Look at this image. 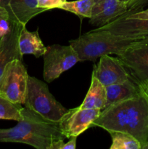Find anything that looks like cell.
I'll return each instance as SVG.
<instances>
[{
	"label": "cell",
	"mask_w": 148,
	"mask_h": 149,
	"mask_svg": "<svg viewBox=\"0 0 148 149\" xmlns=\"http://www.w3.org/2000/svg\"><path fill=\"white\" fill-rule=\"evenodd\" d=\"M91 127L107 132L129 133L142 146L148 141V100L143 93L116 103L101 111Z\"/></svg>",
	"instance_id": "6da1fadb"
},
{
	"label": "cell",
	"mask_w": 148,
	"mask_h": 149,
	"mask_svg": "<svg viewBox=\"0 0 148 149\" xmlns=\"http://www.w3.org/2000/svg\"><path fill=\"white\" fill-rule=\"evenodd\" d=\"M22 115L15 127L0 128V142L24 143L37 149H62L67 138L59 123L46 120L26 107Z\"/></svg>",
	"instance_id": "7a4b0ae2"
},
{
	"label": "cell",
	"mask_w": 148,
	"mask_h": 149,
	"mask_svg": "<svg viewBox=\"0 0 148 149\" xmlns=\"http://www.w3.org/2000/svg\"><path fill=\"white\" fill-rule=\"evenodd\" d=\"M137 40L139 39L93 29L77 39L69 41V44L78 54L80 62L86 61L94 62L103 55H120Z\"/></svg>",
	"instance_id": "3957f363"
},
{
	"label": "cell",
	"mask_w": 148,
	"mask_h": 149,
	"mask_svg": "<svg viewBox=\"0 0 148 149\" xmlns=\"http://www.w3.org/2000/svg\"><path fill=\"white\" fill-rule=\"evenodd\" d=\"M25 107L44 119L59 123L69 109L64 107L50 93L47 84L28 76Z\"/></svg>",
	"instance_id": "277c9868"
},
{
	"label": "cell",
	"mask_w": 148,
	"mask_h": 149,
	"mask_svg": "<svg viewBox=\"0 0 148 149\" xmlns=\"http://www.w3.org/2000/svg\"><path fill=\"white\" fill-rule=\"evenodd\" d=\"M28 76L23 61H11L0 77V95L12 103L24 105Z\"/></svg>",
	"instance_id": "5b68a950"
},
{
	"label": "cell",
	"mask_w": 148,
	"mask_h": 149,
	"mask_svg": "<svg viewBox=\"0 0 148 149\" xmlns=\"http://www.w3.org/2000/svg\"><path fill=\"white\" fill-rule=\"evenodd\" d=\"M42 57L44 61V79L49 83L59 78L62 73L80 62L78 54L70 44L68 45L55 44L48 46Z\"/></svg>",
	"instance_id": "8992f818"
},
{
	"label": "cell",
	"mask_w": 148,
	"mask_h": 149,
	"mask_svg": "<svg viewBox=\"0 0 148 149\" xmlns=\"http://www.w3.org/2000/svg\"><path fill=\"white\" fill-rule=\"evenodd\" d=\"M118 57L135 81L148 82V42L145 38L133 42Z\"/></svg>",
	"instance_id": "52a82bcc"
},
{
	"label": "cell",
	"mask_w": 148,
	"mask_h": 149,
	"mask_svg": "<svg viewBox=\"0 0 148 149\" xmlns=\"http://www.w3.org/2000/svg\"><path fill=\"white\" fill-rule=\"evenodd\" d=\"M100 113V109H82L80 106L69 109L59 122L61 130L67 138L78 137L92 126Z\"/></svg>",
	"instance_id": "ba28073f"
},
{
	"label": "cell",
	"mask_w": 148,
	"mask_h": 149,
	"mask_svg": "<svg viewBox=\"0 0 148 149\" xmlns=\"http://www.w3.org/2000/svg\"><path fill=\"white\" fill-rule=\"evenodd\" d=\"M94 31H107L113 34L136 39L148 36V19H138L123 15L113 21L96 28Z\"/></svg>",
	"instance_id": "9c48e42d"
},
{
	"label": "cell",
	"mask_w": 148,
	"mask_h": 149,
	"mask_svg": "<svg viewBox=\"0 0 148 149\" xmlns=\"http://www.w3.org/2000/svg\"><path fill=\"white\" fill-rule=\"evenodd\" d=\"M100 58L98 64L94 66L91 75L94 76L104 87L126 81L131 77L118 57L105 55Z\"/></svg>",
	"instance_id": "30bf717a"
},
{
	"label": "cell",
	"mask_w": 148,
	"mask_h": 149,
	"mask_svg": "<svg viewBox=\"0 0 148 149\" xmlns=\"http://www.w3.org/2000/svg\"><path fill=\"white\" fill-rule=\"evenodd\" d=\"M37 0H0V5L7 10L9 20L26 26L33 17L45 11L37 5Z\"/></svg>",
	"instance_id": "8fae6325"
},
{
	"label": "cell",
	"mask_w": 148,
	"mask_h": 149,
	"mask_svg": "<svg viewBox=\"0 0 148 149\" xmlns=\"http://www.w3.org/2000/svg\"><path fill=\"white\" fill-rule=\"evenodd\" d=\"M128 12L127 3L120 0H101L93 6L89 23L99 28L113 21Z\"/></svg>",
	"instance_id": "7c38bea8"
},
{
	"label": "cell",
	"mask_w": 148,
	"mask_h": 149,
	"mask_svg": "<svg viewBox=\"0 0 148 149\" xmlns=\"http://www.w3.org/2000/svg\"><path fill=\"white\" fill-rule=\"evenodd\" d=\"M23 26L12 22L11 31L0 39V77L6 66L11 61L14 60L23 61V55L20 53L18 45L19 35Z\"/></svg>",
	"instance_id": "4fadbf2b"
},
{
	"label": "cell",
	"mask_w": 148,
	"mask_h": 149,
	"mask_svg": "<svg viewBox=\"0 0 148 149\" xmlns=\"http://www.w3.org/2000/svg\"><path fill=\"white\" fill-rule=\"evenodd\" d=\"M105 89L107 98L104 109L115 103L134 97L140 93L137 83L131 76L126 81L107 86Z\"/></svg>",
	"instance_id": "5bb4252c"
},
{
	"label": "cell",
	"mask_w": 148,
	"mask_h": 149,
	"mask_svg": "<svg viewBox=\"0 0 148 149\" xmlns=\"http://www.w3.org/2000/svg\"><path fill=\"white\" fill-rule=\"evenodd\" d=\"M18 45L20 53L23 55L29 54L34 55L36 58H40L46 50V47L38 33V29L35 31H30L26 29V26H23L20 30Z\"/></svg>",
	"instance_id": "9a60e30c"
},
{
	"label": "cell",
	"mask_w": 148,
	"mask_h": 149,
	"mask_svg": "<svg viewBox=\"0 0 148 149\" xmlns=\"http://www.w3.org/2000/svg\"><path fill=\"white\" fill-rule=\"evenodd\" d=\"M106 98L105 87L94 76L91 75L89 89L84 101L79 106L82 109H100L102 111L105 106Z\"/></svg>",
	"instance_id": "2e32d148"
},
{
	"label": "cell",
	"mask_w": 148,
	"mask_h": 149,
	"mask_svg": "<svg viewBox=\"0 0 148 149\" xmlns=\"http://www.w3.org/2000/svg\"><path fill=\"white\" fill-rule=\"evenodd\" d=\"M112 139L110 149H141V143L129 133L120 131L108 132Z\"/></svg>",
	"instance_id": "e0dca14e"
},
{
	"label": "cell",
	"mask_w": 148,
	"mask_h": 149,
	"mask_svg": "<svg viewBox=\"0 0 148 149\" xmlns=\"http://www.w3.org/2000/svg\"><path fill=\"white\" fill-rule=\"evenodd\" d=\"M94 0H75V1H65L58 9L70 12L81 18L91 17Z\"/></svg>",
	"instance_id": "ac0fdd59"
},
{
	"label": "cell",
	"mask_w": 148,
	"mask_h": 149,
	"mask_svg": "<svg viewBox=\"0 0 148 149\" xmlns=\"http://www.w3.org/2000/svg\"><path fill=\"white\" fill-rule=\"evenodd\" d=\"M21 104L15 103L0 95V119L18 122L23 117Z\"/></svg>",
	"instance_id": "d6986e66"
},
{
	"label": "cell",
	"mask_w": 148,
	"mask_h": 149,
	"mask_svg": "<svg viewBox=\"0 0 148 149\" xmlns=\"http://www.w3.org/2000/svg\"><path fill=\"white\" fill-rule=\"evenodd\" d=\"M67 0H37V5L41 8L46 9V10L59 8Z\"/></svg>",
	"instance_id": "ffe728a7"
},
{
	"label": "cell",
	"mask_w": 148,
	"mask_h": 149,
	"mask_svg": "<svg viewBox=\"0 0 148 149\" xmlns=\"http://www.w3.org/2000/svg\"><path fill=\"white\" fill-rule=\"evenodd\" d=\"M127 3L128 12L133 13L142 10L148 5V0H131Z\"/></svg>",
	"instance_id": "44dd1931"
},
{
	"label": "cell",
	"mask_w": 148,
	"mask_h": 149,
	"mask_svg": "<svg viewBox=\"0 0 148 149\" xmlns=\"http://www.w3.org/2000/svg\"><path fill=\"white\" fill-rule=\"evenodd\" d=\"M12 29V22L9 19L0 20V38L8 34Z\"/></svg>",
	"instance_id": "7402d4cb"
},
{
	"label": "cell",
	"mask_w": 148,
	"mask_h": 149,
	"mask_svg": "<svg viewBox=\"0 0 148 149\" xmlns=\"http://www.w3.org/2000/svg\"><path fill=\"white\" fill-rule=\"evenodd\" d=\"M125 15H128L130 17L138 19H148V9L147 10H141L139 11L133 12V13H129L127 12Z\"/></svg>",
	"instance_id": "603a6c76"
},
{
	"label": "cell",
	"mask_w": 148,
	"mask_h": 149,
	"mask_svg": "<svg viewBox=\"0 0 148 149\" xmlns=\"http://www.w3.org/2000/svg\"><path fill=\"white\" fill-rule=\"evenodd\" d=\"M77 137H71L69 138V141L67 143H64L62 145V149H75L76 148Z\"/></svg>",
	"instance_id": "cb8c5ba5"
},
{
	"label": "cell",
	"mask_w": 148,
	"mask_h": 149,
	"mask_svg": "<svg viewBox=\"0 0 148 149\" xmlns=\"http://www.w3.org/2000/svg\"><path fill=\"white\" fill-rule=\"evenodd\" d=\"M136 82L137 83L140 91L143 93L148 100V82H139V81H136Z\"/></svg>",
	"instance_id": "d4e9b609"
},
{
	"label": "cell",
	"mask_w": 148,
	"mask_h": 149,
	"mask_svg": "<svg viewBox=\"0 0 148 149\" xmlns=\"http://www.w3.org/2000/svg\"><path fill=\"white\" fill-rule=\"evenodd\" d=\"M2 19H9V15L7 10L4 7L0 5V20Z\"/></svg>",
	"instance_id": "484cf974"
},
{
	"label": "cell",
	"mask_w": 148,
	"mask_h": 149,
	"mask_svg": "<svg viewBox=\"0 0 148 149\" xmlns=\"http://www.w3.org/2000/svg\"><path fill=\"white\" fill-rule=\"evenodd\" d=\"M141 149H148V141L147 143H145L144 145L142 146V148Z\"/></svg>",
	"instance_id": "4316f807"
},
{
	"label": "cell",
	"mask_w": 148,
	"mask_h": 149,
	"mask_svg": "<svg viewBox=\"0 0 148 149\" xmlns=\"http://www.w3.org/2000/svg\"><path fill=\"white\" fill-rule=\"evenodd\" d=\"M101 1V0H94V4H95V3H97L98 1Z\"/></svg>",
	"instance_id": "83f0119b"
},
{
	"label": "cell",
	"mask_w": 148,
	"mask_h": 149,
	"mask_svg": "<svg viewBox=\"0 0 148 149\" xmlns=\"http://www.w3.org/2000/svg\"><path fill=\"white\" fill-rule=\"evenodd\" d=\"M120 1H125V2H127L128 0H120Z\"/></svg>",
	"instance_id": "f1b7e54d"
},
{
	"label": "cell",
	"mask_w": 148,
	"mask_h": 149,
	"mask_svg": "<svg viewBox=\"0 0 148 149\" xmlns=\"http://www.w3.org/2000/svg\"><path fill=\"white\" fill-rule=\"evenodd\" d=\"M145 39H146L147 41V42H148V36H147V37H145Z\"/></svg>",
	"instance_id": "f546056e"
},
{
	"label": "cell",
	"mask_w": 148,
	"mask_h": 149,
	"mask_svg": "<svg viewBox=\"0 0 148 149\" xmlns=\"http://www.w3.org/2000/svg\"><path fill=\"white\" fill-rule=\"evenodd\" d=\"M131 1V0H128V1H127V2H129V1Z\"/></svg>",
	"instance_id": "4dcf8cb0"
},
{
	"label": "cell",
	"mask_w": 148,
	"mask_h": 149,
	"mask_svg": "<svg viewBox=\"0 0 148 149\" xmlns=\"http://www.w3.org/2000/svg\"><path fill=\"white\" fill-rule=\"evenodd\" d=\"M0 39H1V38H0Z\"/></svg>",
	"instance_id": "1f68e13d"
}]
</instances>
